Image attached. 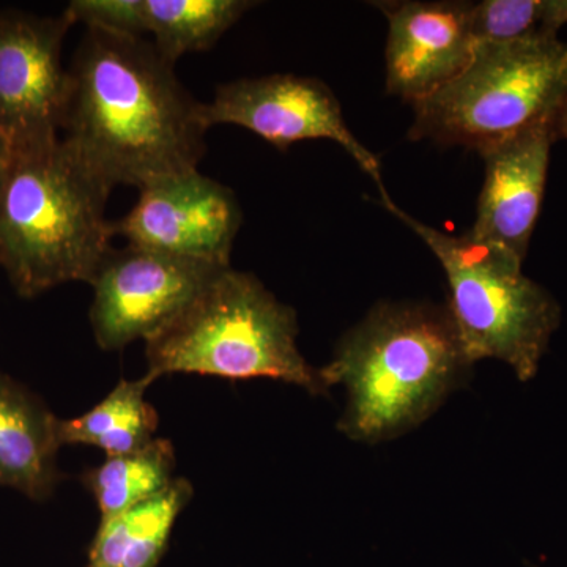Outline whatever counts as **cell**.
Here are the masks:
<instances>
[{
    "instance_id": "6da1fadb",
    "label": "cell",
    "mask_w": 567,
    "mask_h": 567,
    "mask_svg": "<svg viewBox=\"0 0 567 567\" xmlns=\"http://www.w3.org/2000/svg\"><path fill=\"white\" fill-rule=\"evenodd\" d=\"M69 76L63 141L107 188L199 171L203 103L151 41L87 29Z\"/></svg>"
},
{
    "instance_id": "7a4b0ae2",
    "label": "cell",
    "mask_w": 567,
    "mask_h": 567,
    "mask_svg": "<svg viewBox=\"0 0 567 567\" xmlns=\"http://www.w3.org/2000/svg\"><path fill=\"white\" fill-rule=\"evenodd\" d=\"M470 368L450 309L383 303L341 339L319 372L328 390L344 385L349 393L339 431L380 443L427 420Z\"/></svg>"
},
{
    "instance_id": "3957f363",
    "label": "cell",
    "mask_w": 567,
    "mask_h": 567,
    "mask_svg": "<svg viewBox=\"0 0 567 567\" xmlns=\"http://www.w3.org/2000/svg\"><path fill=\"white\" fill-rule=\"evenodd\" d=\"M111 193L63 140L13 152L0 189V267L22 298L93 282L115 235Z\"/></svg>"
},
{
    "instance_id": "277c9868",
    "label": "cell",
    "mask_w": 567,
    "mask_h": 567,
    "mask_svg": "<svg viewBox=\"0 0 567 567\" xmlns=\"http://www.w3.org/2000/svg\"><path fill=\"white\" fill-rule=\"evenodd\" d=\"M297 315L252 274L223 268L173 323L145 342L155 382L162 375L271 379L324 394L319 369L297 346Z\"/></svg>"
},
{
    "instance_id": "5b68a950",
    "label": "cell",
    "mask_w": 567,
    "mask_h": 567,
    "mask_svg": "<svg viewBox=\"0 0 567 567\" xmlns=\"http://www.w3.org/2000/svg\"><path fill=\"white\" fill-rule=\"evenodd\" d=\"M383 207L409 226L435 254L450 286V315L470 363L503 361L518 380L536 375L561 309L543 286L522 271L520 259L468 233L450 235L399 208L386 192Z\"/></svg>"
},
{
    "instance_id": "8992f818",
    "label": "cell",
    "mask_w": 567,
    "mask_h": 567,
    "mask_svg": "<svg viewBox=\"0 0 567 567\" xmlns=\"http://www.w3.org/2000/svg\"><path fill=\"white\" fill-rule=\"evenodd\" d=\"M566 104L567 43L558 35L476 44L457 78L413 104L409 136L481 153L539 123L557 122Z\"/></svg>"
},
{
    "instance_id": "52a82bcc",
    "label": "cell",
    "mask_w": 567,
    "mask_h": 567,
    "mask_svg": "<svg viewBox=\"0 0 567 567\" xmlns=\"http://www.w3.org/2000/svg\"><path fill=\"white\" fill-rule=\"evenodd\" d=\"M223 268L140 246L111 248L91 284L96 344L121 350L137 339L147 342L173 323Z\"/></svg>"
},
{
    "instance_id": "ba28073f",
    "label": "cell",
    "mask_w": 567,
    "mask_h": 567,
    "mask_svg": "<svg viewBox=\"0 0 567 567\" xmlns=\"http://www.w3.org/2000/svg\"><path fill=\"white\" fill-rule=\"evenodd\" d=\"M200 117L207 128L241 126L278 148L308 140L333 141L377 183L380 193L386 192L379 156L357 140L341 103L316 78L286 73L227 82L216 87L210 103L200 104Z\"/></svg>"
},
{
    "instance_id": "9c48e42d",
    "label": "cell",
    "mask_w": 567,
    "mask_h": 567,
    "mask_svg": "<svg viewBox=\"0 0 567 567\" xmlns=\"http://www.w3.org/2000/svg\"><path fill=\"white\" fill-rule=\"evenodd\" d=\"M73 21L0 13V132L13 152L59 141L69 103L62 48Z\"/></svg>"
},
{
    "instance_id": "30bf717a",
    "label": "cell",
    "mask_w": 567,
    "mask_h": 567,
    "mask_svg": "<svg viewBox=\"0 0 567 567\" xmlns=\"http://www.w3.org/2000/svg\"><path fill=\"white\" fill-rule=\"evenodd\" d=\"M241 219L233 189L193 171L142 186L114 233L140 248L229 267Z\"/></svg>"
},
{
    "instance_id": "8fae6325",
    "label": "cell",
    "mask_w": 567,
    "mask_h": 567,
    "mask_svg": "<svg viewBox=\"0 0 567 567\" xmlns=\"http://www.w3.org/2000/svg\"><path fill=\"white\" fill-rule=\"evenodd\" d=\"M388 25L386 89L416 104L445 87L475 52L473 2H380Z\"/></svg>"
},
{
    "instance_id": "7c38bea8",
    "label": "cell",
    "mask_w": 567,
    "mask_h": 567,
    "mask_svg": "<svg viewBox=\"0 0 567 567\" xmlns=\"http://www.w3.org/2000/svg\"><path fill=\"white\" fill-rule=\"evenodd\" d=\"M557 122H544L481 152L486 178L468 234L524 262L546 193Z\"/></svg>"
},
{
    "instance_id": "4fadbf2b",
    "label": "cell",
    "mask_w": 567,
    "mask_h": 567,
    "mask_svg": "<svg viewBox=\"0 0 567 567\" xmlns=\"http://www.w3.org/2000/svg\"><path fill=\"white\" fill-rule=\"evenodd\" d=\"M58 424L43 402L0 371V486L35 502L50 498L61 481Z\"/></svg>"
},
{
    "instance_id": "5bb4252c",
    "label": "cell",
    "mask_w": 567,
    "mask_h": 567,
    "mask_svg": "<svg viewBox=\"0 0 567 567\" xmlns=\"http://www.w3.org/2000/svg\"><path fill=\"white\" fill-rule=\"evenodd\" d=\"M192 498L189 481L175 477L162 494L100 522L85 567H158L175 522Z\"/></svg>"
},
{
    "instance_id": "9a60e30c",
    "label": "cell",
    "mask_w": 567,
    "mask_h": 567,
    "mask_svg": "<svg viewBox=\"0 0 567 567\" xmlns=\"http://www.w3.org/2000/svg\"><path fill=\"white\" fill-rule=\"evenodd\" d=\"M153 383L147 375L121 380L100 404L73 420H59L61 445H87L107 457L136 453L155 440L158 413L145 401Z\"/></svg>"
},
{
    "instance_id": "2e32d148",
    "label": "cell",
    "mask_w": 567,
    "mask_h": 567,
    "mask_svg": "<svg viewBox=\"0 0 567 567\" xmlns=\"http://www.w3.org/2000/svg\"><path fill=\"white\" fill-rule=\"evenodd\" d=\"M256 2L249 0H142L145 31L164 59L210 50Z\"/></svg>"
},
{
    "instance_id": "e0dca14e",
    "label": "cell",
    "mask_w": 567,
    "mask_h": 567,
    "mask_svg": "<svg viewBox=\"0 0 567 567\" xmlns=\"http://www.w3.org/2000/svg\"><path fill=\"white\" fill-rule=\"evenodd\" d=\"M175 451L166 439H155L136 453L107 457L85 470L81 481L95 498L100 522L133 509L174 483Z\"/></svg>"
},
{
    "instance_id": "ac0fdd59",
    "label": "cell",
    "mask_w": 567,
    "mask_h": 567,
    "mask_svg": "<svg viewBox=\"0 0 567 567\" xmlns=\"http://www.w3.org/2000/svg\"><path fill=\"white\" fill-rule=\"evenodd\" d=\"M544 0H484L473 3L476 44L507 43L544 33Z\"/></svg>"
},
{
    "instance_id": "d6986e66",
    "label": "cell",
    "mask_w": 567,
    "mask_h": 567,
    "mask_svg": "<svg viewBox=\"0 0 567 567\" xmlns=\"http://www.w3.org/2000/svg\"><path fill=\"white\" fill-rule=\"evenodd\" d=\"M73 24L82 22L87 29L142 37L145 31L142 0H74L66 7Z\"/></svg>"
},
{
    "instance_id": "ffe728a7",
    "label": "cell",
    "mask_w": 567,
    "mask_h": 567,
    "mask_svg": "<svg viewBox=\"0 0 567 567\" xmlns=\"http://www.w3.org/2000/svg\"><path fill=\"white\" fill-rule=\"evenodd\" d=\"M567 22V0H544L543 31L557 35Z\"/></svg>"
},
{
    "instance_id": "44dd1931",
    "label": "cell",
    "mask_w": 567,
    "mask_h": 567,
    "mask_svg": "<svg viewBox=\"0 0 567 567\" xmlns=\"http://www.w3.org/2000/svg\"><path fill=\"white\" fill-rule=\"evenodd\" d=\"M11 162H13V148H11L9 140L0 132V189L9 175Z\"/></svg>"
},
{
    "instance_id": "7402d4cb",
    "label": "cell",
    "mask_w": 567,
    "mask_h": 567,
    "mask_svg": "<svg viewBox=\"0 0 567 567\" xmlns=\"http://www.w3.org/2000/svg\"><path fill=\"white\" fill-rule=\"evenodd\" d=\"M555 130H557L558 140L559 137H563V140H567V104L565 107H563V111L559 112Z\"/></svg>"
}]
</instances>
